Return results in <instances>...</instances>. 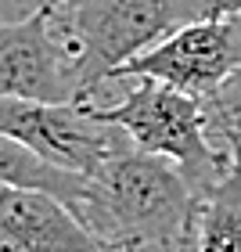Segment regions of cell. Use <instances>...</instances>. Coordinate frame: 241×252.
Instances as JSON below:
<instances>
[{
    "label": "cell",
    "mask_w": 241,
    "mask_h": 252,
    "mask_svg": "<svg viewBox=\"0 0 241 252\" xmlns=\"http://www.w3.org/2000/svg\"><path fill=\"white\" fill-rule=\"evenodd\" d=\"M198 194L162 155L126 144L97 173L76 216L105 252H191Z\"/></svg>",
    "instance_id": "obj_1"
},
{
    "label": "cell",
    "mask_w": 241,
    "mask_h": 252,
    "mask_svg": "<svg viewBox=\"0 0 241 252\" xmlns=\"http://www.w3.org/2000/svg\"><path fill=\"white\" fill-rule=\"evenodd\" d=\"M108 83V101H83L90 116L119 126L133 148L169 158L198 198L220 184L231 166V148L212 133L205 97H194L151 76H119Z\"/></svg>",
    "instance_id": "obj_2"
},
{
    "label": "cell",
    "mask_w": 241,
    "mask_h": 252,
    "mask_svg": "<svg viewBox=\"0 0 241 252\" xmlns=\"http://www.w3.org/2000/svg\"><path fill=\"white\" fill-rule=\"evenodd\" d=\"M51 11L79 62V101H87L130 58L205 15L202 0H68Z\"/></svg>",
    "instance_id": "obj_3"
},
{
    "label": "cell",
    "mask_w": 241,
    "mask_h": 252,
    "mask_svg": "<svg viewBox=\"0 0 241 252\" xmlns=\"http://www.w3.org/2000/svg\"><path fill=\"white\" fill-rule=\"evenodd\" d=\"M0 130L26 141L47 162L87 177L97 173L112 155L130 144V137L119 126L90 116L83 101L0 97Z\"/></svg>",
    "instance_id": "obj_4"
},
{
    "label": "cell",
    "mask_w": 241,
    "mask_h": 252,
    "mask_svg": "<svg viewBox=\"0 0 241 252\" xmlns=\"http://www.w3.org/2000/svg\"><path fill=\"white\" fill-rule=\"evenodd\" d=\"M241 68V15L234 18H194L155 47L130 58L119 76H151L162 83L187 90L194 97H209Z\"/></svg>",
    "instance_id": "obj_5"
},
{
    "label": "cell",
    "mask_w": 241,
    "mask_h": 252,
    "mask_svg": "<svg viewBox=\"0 0 241 252\" xmlns=\"http://www.w3.org/2000/svg\"><path fill=\"white\" fill-rule=\"evenodd\" d=\"M0 97H26V101L83 97L76 51L65 40L51 7L22 22H0Z\"/></svg>",
    "instance_id": "obj_6"
},
{
    "label": "cell",
    "mask_w": 241,
    "mask_h": 252,
    "mask_svg": "<svg viewBox=\"0 0 241 252\" xmlns=\"http://www.w3.org/2000/svg\"><path fill=\"white\" fill-rule=\"evenodd\" d=\"M0 252H105L58 194L0 184Z\"/></svg>",
    "instance_id": "obj_7"
},
{
    "label": "cell",
    "mask_w": 241,
    "mask_h": 252,
    "mask_svg": "<svg viewBox=\"0 0 241 252\" xmlns=\"http://www.w3.org/2000/svg\"><path fill=\"white\" fill-rule=\"evenodd\" d=\"M231 148V166L209 194L198 198L191 252H241V141Z\"/></svg>",
    "instance_id": "obj_8"
},
{
    "label": "cell",
    "mask_w": 241,
    "mask_h": 252,
    "mask_svg": "<svg viewBox=\"0 0 241 252\" xmlns=\"http://www.w3.org/2000/svg\"><path fill=\"white\" fill-rule=\"evenodd\" d=\"M0 184H7V188H36V191L58 194L68 209L76 213L79 202L87 198L90 177L47 162V158L40 152H32L26 141H18L15 133L0 130Z\"/></svg>",
    "instance_id": "obj_9"
},
{
    "label": "cell",
    "mask_w": 241,
    "mask_h": 252,
    "mask_svg": "<svg viewBox=\"0 0 241 252\" xmlns=\"http://www.w3.org/2000/svg\"><path fill=\"white\" fill-rule=\"evenodd\" d=\"M205 108H209V126L220 141H241V68L205 97Z\"/></svg>",
    "instance_id": "obj_10"
},
{
    "label": "cell",
    "mask_w": 241,
    "mask_h": 252,
    "mask_svg": "<svg viewBox=\"0 0 241 252\" xmlns=\"http://www.w3.org/2000/svg\"><path fill=\"white\" fill-rule=\"evenodd\" d=\"M47 7H51V0H0V22H22Z\"/></svg>",
    "instance_id": "obj_11"
},
{
    "label": "cell",
    "mask_w": 241,
    "mask_h": 252,
    "mask_svg": "<svg viewBox=\"0 0 241 252\" xmlns=\"http://www.w3.org/2000/svg\"><path fill=\"white\" fill-rule=\"evenodd\" d=\"M205 18H234L241 15V0H202Z\"/></svg>",
    "instance_id": "obj_12"
},
{
    "label": "cell",
    "mask_w": 241,
    "mask_h": 252,
    "mask_svg": "<svg viewBox=\"0 0 241 252\" xmlns=\"http://www.w3.org/2000/svg\"><path fill=\"white\" fill-rule=\"evenodd\" d=\"M58 4H68V0H51V7H58Z\"/></svg>",
    "instance_id": "obj_13"
}]
</instances>
